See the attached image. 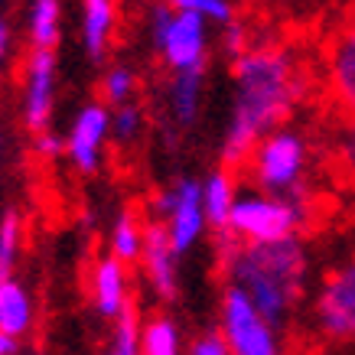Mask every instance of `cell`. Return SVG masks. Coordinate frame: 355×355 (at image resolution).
Masks as SVG:
<instances>
[{
    "label": "cell",
    "instance_id": "1",
    "mask_svg": "<svg viewBox=\"0 0 355 355\" xmlns=\"http://www.w3.org/2000/svg\"><path fill=\"white\" fill-rule=\"evenodd\" d=\"M232 114L222 134V170L248 166V157L261 137L287 124L297 105L306 98V69L300 55L284 43H254L232 59Z\"/></svg>",
    "mask_w": 355,
    "mask_h": 355
},
{
    "label": "cell",
    "instance_id": "2",
    "mask_svg": "<svg viewBox=\"0 0 355 355\" xmlns=\"http://www.w3.org/2000/svg\"><path fill=\"white\" fill-rule=\"evenodd\" d=\"M222 274L225 284L238 287L254 303V310L277 333H284L306 297L310 254L303 238H287L274 245H238L222 261Z\"/></svg>",
    "mask_w": 355,
    "mask_h": 355
},
{
    "label": "cell",
    "instance_id": "3",
    "mask_svg": "<svg viewBox=\"0 0 355 355\" xmlns=\"http://www.w3.org/2000/svg\"><path fill=\"white\" fill-rule=\"evenodd\" d=\"M306 222H310L306 196H268L261 189H251L238 193L228 228L241 245H274L300 238Z\"/></svg>",
    "mask_w": 355,
    "mask_h": 355
},
{
    "label": "cell",
    "instance_id": "4",
    "mask_svg": "<svg viewBox=\"0 0 355 355\" xmlns=\"http://www.w3.org/2000/svg\"><path fill=\"white\" fill-rule=\"evenodd\" d=\"M310 163V144L300 130L277 128L258 140V147L248 157L251 180L268 196H306L303 176Z\"/></svg>",
    "mask_w": 355,
    "mask_h": 355
},
{
    "label": "cell",
    "instance_id": "5",
    "mask_svg": "<svg viewBox=\"0 0 355 355\" xmlns=\"http://www.w3.org/2000/svg\"><path fill=\"white\" fill-rule=\"evenodd\" d=\"M310 316L320 339L329 345H355V251L323 274Z\"/></svg>",
    "mask_w": 355,
    "mask_h": 355
},
{
    "label": "cell",
    "instance_id": "6",
    "mask_svg": "<svg viewBox=\"0 0 355 355\" xmlns=\"http://www.w3.org/2000/svg\"><path fill=\"white\" fill-rule=\"evenodd\" d=\"M150 43L170 72H193L209 62V30L193 13H176L166 3L150 10Z\"/></svg>",
    "mask_w": 355,
    "mask_h": 355
},
{
    "label": "cell",
    "instance_id": "7",
    "mask_svg": "<svg viewBox=\"0 0 355 355\" xmlns=\"http://www.w3.org/2000/svg\"><path fill=\"white\" fill-rule=\"evenodd\" d=\"M218 333L228 343L232 355H284L280 333L232 284H225L218 297Z\"/></svg>",
    "mask_w": 355,
    "mask_h": 355
},
{
    "label": "cell",
    "instance_id": "8",
    "mask_svg": "<svg viewBox=\"0 0 355 355\" xmlns=\"http://www.w3.org/2000/svg\"><path fill=\"white\" fill-rule=\"evenodd\" d=\"M153 209L160 212V222L166 228L176 258L189 254L205 235V212H202V180L183 176L173 186L153 196Z\"/></svg>",
    "mask_w": 355,
    "mask_h": 355
},
{
    "label": "cell",
    "instance_id": "9",
    "mask_svg": "<svg viewBox=\"0 0 355 355\" xmlns=\"http://www.w3.org/2000/svg\"><path fill=\"white\" fill-rule=\"evenodd\" d=\"M111 137V108L105 101H88L82 105L65 134V157L78 173H92L101 166V150Z\"/></svg>",
    "mask_w": 355,
    "mask_h": 355
},
{
    "label": "cell",
    "instance_id": "10",
    "mask_svg": "<svg viewBox=\"0 0 355 355\" xmlns=\"http://www.w3.org/2000/svg\"><path fill=\"white\" fill-rule=\"evenodd\" d=\"M55 105V53L30 49L23 65V121L33 134L49 130Z\"/></svg>",
    "mask_w": 355,
    "mask_h": 355
},
{
    "label": "cell",
    "instance_id": "11",
    "mask_svg": "<svg viewBox=\"0 0 355 355\" xmlns=\"http://www.w3.org/2000/svg\"><path fill=\"white\" fill-rule=\"evenodd\" d=\"M140 268H144L147 287L160 303H173L180 297V258H176L170 238H166L163 222H147V228H144Z\"/></svg>",
    "mask_w": 355,
    "mask_h": 355
},
{
    "label": "cell",
    "instance_id": "12",
    "mask_svg": "<svg viewBox=\"0 0 355 355\" xmlns=\"http://www.w3.org/2000/svg\"><path fill=\"white\" fill-rule=\"evenodd\" d=\"M88 287H92V306L101 320H118L124 310L134 306V297H130V274L128 268L114 261L111 254L95 261V268H92V280H88Z\"/></svg>",
    "mask_w": 355,
    "mask_h": 355
},
{
    "label": "cell",
    "instance_id": "13",
    "mask_svg": "<svg viewBox=\"0 0 355 355\" xmlns=\"http://www.w3.org/2000/svg\"><path fill=\"white\" fill-rule=\"evenodd\" d=\"M326 76L336 105L345 111V118H355V20H349L333 36L326 53Z\"/></svg>",
    "mask_w": 355,
    "mask_h": 355
},
{
    "label": "cell",
    "instance_id": "14",
    "mask_svg": "<svg viewBox=\"0 0 355 355\" xmlns=\"http://www.w3.org/2000/svg\"><path fill=\"white\" fill-rule=\"evenodd\" d=\"M202 95H205V69L193 72H173L166 85V108H170L173 128L189 130L202 114Z\"/></svg>",
    "mask_w": 355,
    "mask_h": 355
},
{
    "label": "cell",
    "instance_id": "15",
    "mask_svg": "<svg viewBox=\"0 0 355 355\" xmlns=\"http://www.w3.org/2000/svg\"><path fill=\"white\" fill-rule=\"evenodd\" d=\"M118 26V0H82V49L101 62Z\"/></svg>",
    "mask_w": 355,
    "mask_h": 355
},
{
    "label": "cell",
    "instance_id": "16",
    "mask_svg": "<svg viewBox=\"0 0 355 355\" xmlns=\"http://www.w3.org/2000/svg\"><path fill=\"white\" fill-rule=\"evenodd\" d=\"M36 320V306H33V293L20 277L0 280V333L23 339L33 329Z\"/></svg>",
    "mask_w": 355,
    "mask_h": 355
},
{
    "label": "cell",
    "instance_id": "17",
    "mask_svg": "<svg viewBox=\"0 0 355 355\" xmlns=\"http://www.w3.org/2000/svg\"><path fill=\"white\" fill-rule=\"evenodd\" d=\"M238 189H235V176L228 170H212L202 183V212H205V225L212 235L218 232H232V209H235Z\"/></svg>",
    "mask_w": 355,
    "mask_h": 355
},
{
    "label": "cell",
    "instance_id": "18",
    "mask_svg": "<svg viewBox=\"0 0 355 355\" xmlns=\"http://www.w3.org/2000/svg\"><path fill=\"white\" fill-rule=\"evenodd\" d=\"M144 228L147 222H140V216L134 209H121V216L114 218L108 235V254L114 261H121L124 268L130 264H140V251H144Z\"/></svg>",
    "mask_w": 355,
    "mask_h": 355
},
{
    "label": "cell",
    "instance_id": "19",
    "mask_svg": "<svg viewBox=\"0 0 355 355\" xmlns=\"http://www.w3.org/2000/svg\"><path fill=\"white\" fill-rule=\"evenodd\" d=\"M140 355H183V329L180 323L157 313L140 326Z\"/></svg>",
    "mask_w": 355,
    "mask_h": 355
},
{
    "label": "cell",
    "instance_id": "20",
    "mask_svg": "<svg viewBox=\"0 0 355 355\" xmlns=\"http://www.w3.org/2000/svg\"><path fill=\"white\" fill-rule=\"evenodd\" d=\"M62 7L59 0H33L30 7V43L33 49H53L59 43Z\"/></svg>",
    "mask_w": 355,
    "mask_h": 355
},
{
    "label": "cell",
    "instance_id": "21",
    "mask_svg": "<svg viewBox=\"0 0 355 355\" xmlns=\"http://www.w3.org/2000/svg\"><path fill=\"white\" fill-rule=\"evenodd\" d=\"M23 245V218L17 209H3L0 216V280L13 277L17 258Z\"/></svg>",
    "mask_w": 355,
    "mask_h": 355
},
{
    "label": "cell",
    "instance_id": "22",
    "mask_svg": "<svg viewBox=\"0 0 355 355\" xmlns=\"http://www.w3.org/2000/svg\"><path fill=\"white\" fill-rule=\"evenodd\" d=\"M140 316H137V306L124 310L114 320V329H111V339H108V349L105 355H140Z\"/></svg>",
    "mask_w": 355,
    "mask_h": 355
},
{
    "label": "cell",
    "instance_id": "23",
    "mask_svg": "<svg viewBox=\"0 0 355 355\" xmlns=\"http://www.w3.org/2000/svg\"><path fill=\"white\" fill-rule=\"evenodd\" d=\"M166 7L176 13H193L205 23H218L228 26L235 20V3L232 0H166Z\"/></svg>",
    "mask_w": 355,
    "mask_h": 355
},
{
    "label": "cell",
    "instance_id": "24",
    "mask_svg": "<svg viewBox=\"0 0 355 355\" xmlns=\"http://www.w3.org/2000/svg\"><path fill=\"white\" fill-rule=\"evenodd\" d=\"M134 88H137V76L124 69V65H114L105 72V82H101V92H105V101L108 108H118V105H128L134 101Z\"/></svg>",
    "mask_w": 355,
    "mask_h": 355
},
{
    "label": "cell",
    "instance_id": "25",
    "mask_svg": "<svg viewBox=\"0 0 355 355\" xmlns=\"http://www.w3.org/2000/svg\"><path fill=\"white\" fill-rule=\"evenodd\" d=\"M140 130H144V108H140L137 101H128V105L111 108V137L118 140V144L137 140Z\"/></svg>",
    "mask_w": 355,
    "mask_h": 355
},
{
    "label": "cell",
    "instance_id": "26",
    "mask_svg": "<svg viewBox=\"0 0 355 355\" xmlns=\"http://www.w3.org/2000/svg\"><path fill=\"white\" fill-rule=\"evenodd\" d=\"M333 157H336V166H339L349 180H355V118H345L343 128L336 130Z\"/></svg>",
    "mask_w": 355,
    "mask_h": 355
},
{
    "label": "cell",
    "instance_id": "27",
    "mask_svg": "<svg viewBox=\"0 0 355 355\" xmlns=\"http://www.w3.org/2000/svg\"><path fill=\"white\" fill-rule=\"evenodd\" d=\"M254 46V40H251V30H248L245 20H232L228 26H222V53L228 55V62L232 59H238L241 53H248Z\"/></svg>",
    "mask_w": 355,
    "mask_h": 355
},
{
    "label": "cell",
    "instance_id": "28",
    "mask_svg": "<svg viewBox=\"0 0 355 355\" xmlns=\"http://www.w3.org/2000/svg\"><path fill=\"white\" fill-rule=\"evenodd\" d=\"M189 355H232V349L218 329H205L189 343Z\"/></svg>",
    "mask_w": 355,
    "mask_h": 355
},
{
    "label": "cell",
    "instance_id": "29",
    "mask_svg": "<svg viewBox=\"0 0 355 355\" xmlns=\"http://www.w3.org/2000/svg\"><path fill=\"white\" fill-rule=\"evenodd\" d=\"M33 150H36L40 160H55V157L65 153V137H59L53 130H43V134H36V140H33Z\"/></svg>",
    "mask_w": 355,
    "mask_h": 355
},
{
    "label": "cell",
    "instance_id": "30",
    "mask_svg": "<svg viewBox=\"0 0 355 355\" xmlns=\"http://www.w3.org/2000/svg\"><path fill=\"white\" fill-rule=\"evenodd\" d=\"M10 43H13V36H10V23H7V20H0V65L7 62Z\"/></svg>",
    "mask_w": 355,
    "mask_h": 355
},
{
    "label": "cell",
    "instance_id": "31",
    "mask_svg": "<svg viewBox=\"0 0 355 355\" xmlns=\"http://www.w3.org/2000/svg\"><path fill=\"white\" fill-rule=\"evenodd\" d=\"M17 352H20V339L0 333V355H17Z\"/></svg>",
    "mask_w": 355,
    "mask_h": 355
},
{
    "label": "cell",
    "instance_id": "32",
    "mask_svg": "<svg viewBox=\"0 0 355 355\" xmlns=\"http://www.w3.org/2000/svg\"><path fill=\"white\" fill-rule=\"evenodd\" d=\"M0 150H3V137H0Z\"/></svg>",
    "mask_w": 355,
    "mask_h": 355
}]
</instances>
